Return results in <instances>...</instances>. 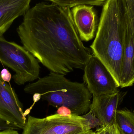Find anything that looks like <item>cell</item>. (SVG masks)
<instances>
[{
  "label": "cell",
  "mask_w": 134,
  "mask_h": 134,
  "mask_svg": "<svg viewBox=\"0 0 134 134\" xmlns=\"http://www.w3.org/2000/svg\"><path fill=\"white\" fill-rule=\"evenodd\" d=\"M127 15L125 0H107L102 8L95 39L90 46L93 55L108 68L119 87Z\"/></svg>",
  "instance_id": "cell-2"
},
{
  "label": "cell",
  "mask_w": 134,
  "mask_h": 134,
  "mask_svg": "<svg viewBox=\"0 0 134 134\" xmlns=\"http://www.w3.org/2000/svg\"><path fill=\"white\" fill-rule=\"evenodd\" d=\"M57 114L63 116H68L72 114L71 110L66 107L62 106L58 108Z\"/></svg>",
  "instance_id": "cell-19"
},
{
  "label": "cell",
  "mask_w": 134,
  "mask_h": 134,
  "mask_svg": "<svg viewBox=\"0 0 134 134\" xmlns=\"http://www.w3.org/2000/svg\"><path fill=\"white\" fill-rule=\"evenodd\" d=\"M73 22L82 41L93 39L98 28L97 15L93 6H78L71 10Z\"/></svg>",
  "instance_id": "cell-9"
},
{
  "label": "cell",
  "mask_w": 134,
  "mask_h": 134,
  "mask_svg": "<svg viewBox=\"0 0 134 134\" xmlns=\"http://www.w3.org/2000/svg\"><path fill=\"white\" fill-rule=\"evenodd\" d=\"M104 134H120L115 124L105 127Z\"/></svg>",
  "instance_id": "cell-17"
},
{
  "label": "cell",
  "mask_w": 134,
  "mask_h": 134,
  "mask_svg": "<svg viewBox=\"0 0 134 134\" xmlns=\"http://www.w3.org/2000/svg\"><path fill=\"white\" fill-rule=\"evenodd\" d=\"M26 116L14 89L0 76V118L18 130H23L26 124Z\"/></svg>",
  "instance_id": "cell-7"
},
{
  "label": "cell",
  "mask_w": 134,
  "mask_h": 134,
  "mask_svg": "<svg viewBox=\"0 0 134 134\" xmlns=\"http://www.w3.org/2000/svg\"><path fill=\"white\" fill-rule=\"evenodd\" d=\"M130 23L134 33V0H125Z\"/></svg>",
  "instance_id": "cell-14"
},
{
  "label": "cell",
  "mask_w": 134,
  "mask_h": 134,
  "mask_svg": "<svg viewBox=\"0 0 134 134\" xmlns=\"http://www.w3.org/2000/svg\"><path fill=\"white\" fill-rule=\"evenodd\" d=\"M48 1L55 3L59 6L68 8H73L78 6L86 5L93 6H102L104 5L107 0L100 1H59V0H49Z\"/></svg>",
  "instance_id": "cell-13"
},
{
  "label": "cell",
  "mask_w": 134,
  "mask_h": 134,
  "mask_svg": "<svg viewBox=\"0 0 134 134\" xmlns=\"http://www.w3.org/2000/svg\"><path fill=\"white\" fill-rule=\"evenodd\" d=\"M24 91L34 95V99H42L57 108L67 107L73 114L82 116L90 111L92 96L86 85L71 82L63 75L50 72L27 85Z\"/></svg>",
  "instance_id": "cell-3"
},
{
  "label": "cell",
  "mask_w": 134,
  "mask_h": 134,
  "mask_svg": "<svg viewBox=\"0 0 134 134\" xmlns=\"http://www.w3.org/2000/svg\"><path fill=\"white\" fill-rule=\"evenodd\" d=\"M105 131V127H100L98 129H97L95 131H94L92 134H104Z\"/></svg>",
  "instance_id": "cell-21"
},
{
  "label": "cell",
  "mask_w": 134,
  "mask_h": 134,
  "mask_svg": "<svg viewBox=\"0 0 134 134\" xmlns=\"http://www.w3.org/2000/svg\"><path fill=\"white\" fill-rule=\"evenodd\" d=\"M82 116L87 120L91 129L96 127L97 126H100V124L99 120L90 111L86 115Z\"/></svg>",
  "instance_id": "cell-15"
},
{
  "label": "cell",
  "mask_w": 134,
  "mask_h": 134,
  "mask_svg": "<svg viewBox=\"0 0 134 134\" xmlns=\"http://www.w3.org/2000/svg\"><path fill=\"white\" fill-rule=\"evenodd\" d=\"M93 132L94 131H92V130H91L90 131H88V132L82 134H92L93 133Z\"/></svg>",
  "instance_id": "cell-22"
},
{
  "label": "cell",
  "mask_w": 134,
  "mask_h": 134,
  "mask_svg": "<svg viewBox=\"0 0 134 134\" xmlns=\"http://www.w3.org/2000/svg\"><path fill=\"white\" fill-rule=\"evenodd\" d=\"M16 31L23 47L50 72L64 76L83 70L93 55L80 37L70 8L53 2L29 9Z\"/></svg>",
  "instance_id": "cell-1"
},
{
  "label": "cell",
  "mask_w": 134,
  "mask_h": 134,
  "mask_svg": "<svg viewBox=\"0 0 134 134\" xmlns=\"http://www.w3.org/2000/svg\"><path fill=\"white\" fill-rule=\"evenodd\" d=\"M134 83V33L127 13L119 87L124 88L131 86Z\"/></svg>",
  "instance_id": "cell-10"
},
{
  "label": "cell",
  "mask_w": 134,
  "mask_h": 134,
  "mask_svg": "<svg viewBox=\"0 0 134 134\" xmlns=\"http://www.w3.org/2000/svg\"><path fill=\"white\" fill-rule=\"evenodd\" d=\"M1 78L4 82L9 83L11 78L12 75L7 68H3L0 72Z\"/></svg>",
  "instance_id": "cell-16"
},
{
  "label": "cell",
  "mask_w": 134,
  "mask_h": 134,
  "mask_svg": "<svg viewBox=\"0 0 134 134\" xmlns=\"http://www.w3.org/2000/svg\"><path fill=\"white\" fill-rule=\"evenodd\" d=\"M8 129L18 130L15 127L9 124L0 118V131L5 130Z\"/></svg>",
  "instance_id": "cell-18"
},
{
  "label": "cell",
  "mask_w": 134,
  "mask_h": 134,
  "mask_svg": "<svg viewBox=\"0 0 134 134\" xmlns=\"http://www.w3.org/2000/svg\"><path fill=\"white\" fill-rule=\"evenodd\" d=\"M115 124L120 134H134V110H118Z\"/></svg>",
  "instance_id": "cell-12"
},
{
  "label": "cell",
  "mask_w": 134,
  "mask_h": 134,
  "mask_svg": "<svg viewBox=\"0 0 134 134\" xmlns=\"http://www.w3.org/2000/svg\"><path fill=\"white\" fill-rule=\"evenodd\" d=\"M0 63L14 71L12 78L19 85L39 78L40 67L36 58L23 46L0 37Z\"/></svg>",
  "instance_id": "cell-4"
},
{
  "label": "cell",
  "mask_w": 134,
  "mask_h": 134,
  "mask_svg": "<svg viewBox=\"0 0 134 134\" xmlns=\"http://www.w3.org/2000/svg\"><path fill=\"white\" fill-rule=\"evenodd\" d=\"M91 130L82 116L56 113L44 118L28 116L22 134H82Z\"/></svg>",
  "instance_id": "cell-5"
},
{
  "label": "cell",
  "mask_w": 134,
  "mask_h": 134,
  "mask_svg": "<svg viewBox=\"0 0 134 134\" xmlns=\"http://www.w3.org/2000/svg\"><path fill=\"white\" fill-rule=\"evenodd\" d=\"M83 70V83L92 96L99 97L119 92V87L115 79L96 56L92 55Z\"/></svg>",
  "instance_id": "cell-6"
},
{
  "label": "cell",
  "mask_w": 134,
  "mask_h": 134,
  "mask_svg": "<svg viewBox=\"0 0 134 134\" xmlns=\"http://www.w3.org/2000/svg\"><path fill=\"white\" fill-rule=\"evenodd\" d=\"M31 0H0V37L30 9Z\"/></svg>",
  "instance_id": "cell-11"
},
{
  "label": "cell",
  "mask_w": 134,
  "mask_h": 134,
  "mask_svg": "<svg viewBox=\"0 0 134 134\" xmlns=\"http://www.w3.org/2000/svg\"><path fill=\"white\" fill-rule=\"evenodd\" d=\"M0 134H20L17 130L14 129H8L5 130L0 131Z\"/></svg>",
  "instance_id": "cell-20"
},
{
  "label": "cell",
  "mask_w": 134,
  "mask_h": 134,
  "mask_svg": "<svg viewBox=\"0 0 134 134\" xmlns=\"http://www.w3.org/2000/svg\"><path fill=\"white\" fill-rule=\"evenodd\" d=\"M122 97L119 92L99 97L92 96L90 111L99 120L100 127L115 124L117 108Z\"/></svg>",
  "instance_id": "cell-8"
}]
</instances>
